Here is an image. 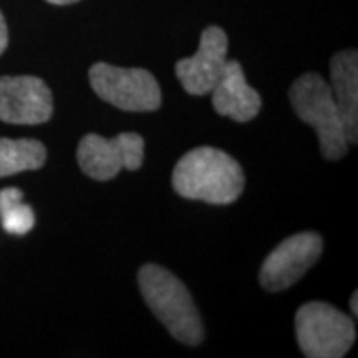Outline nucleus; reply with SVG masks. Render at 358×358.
Returning a JSON list of instances; mask_svg holds the SVG:
<instances>
[{"instance_id": "obj_1", "label": "nucleus", "mask_w": 358, "mask_h": 358, "mask_svg": "<svg viewBox=\"0 0 358 358\" xmlns=\"http://www.w3.org/2000/svg\"><path fill=\"white\" fill-rule=\"evenodd\" d=\"M244 185L241 164L232 156L211 146L187 151L173 171V187L179 196L216 206L234 203Z\"/></svg>"}, {"instance_id": "obj_2", "label": "nucleus", "mask_w": 358, "mask_h": 358, "mask_svg": "<svg viewBox=\"0 0 358 358\" xmlns=\"http://www.w3.org/2000/svg\"><path fill=\"white\" fill-rule=\"evenodd\" d=\"M138 284L148 307L169 334L186 345L203 342V320L189 290L168 268L146 264L138 272Z\"/></svg>"}, {"instance_id": "obj_3", "label": "nucleus", "mask_w": 358, "mask_h": 358, "mask_svg": "<svg viewBox=\"0 0 358 358\" xmlns=\"http://www.w3.org/2000/svg\"><path fill=\"white\" fill-rule=\"evenodd\" d=\"M295 115L315 129L320 151L327 159H340L348 150V138L335 105L332 88L319 73L299 77L289 90Z\"/></svg>"}, {"instance_id": "obj_4", "label": "nucleus", "mask_w": 358, "mask_h": 358, "mask_svg": "<svg viewBox=\"0 0 358 358\" xmlns=\"http://www.w3.org/2000/svg\"><path fill=\"white\" fill-rule=\"evenodd\" d=\"M295 334L308 358H340L355 342L350 317L325 302H308L295 313Z\"/></svg>"}, {"instance_id": "obj_5", "label": "nucleus", "mask_w": 358, "mask_h": 358, "mask_svg": "<svg viewBox=\"0 0 358 358\" xmlns=\"http://www.w3.org/2000/svg\"><path fill=\"white\" fill-rule=\"evenodd\" d=\"M90 83L103 101L123 111H155L161 106V88L153 73L143 69H122L95 64L90 69Z\"/></svg>"}, {"instance_id": "obj_6", "label": "nucleus", "mask_w": 358, "mask_h": 358, "mask_svg": "<svg viewBox=\"0 0 358 358\" xmlns=\"http://www.w3.org/2000/svg\"><path fill=\"white\" fill-rule=\"evenodd\" d=\"M143 158L145 140L136 133H120L111 140L100 134H87L77 151L82 171L96 181L113 179L122 169H140Z\"/></svg>"}, {"instance_id": "obj_7", "label": "nucleus", "mask_w": 358, "mask_h": 358, "mask_svg": "<svg viewBox=\"0 0 358 358\" xmlns=\"http://www.w3.org/2000/svg\"><path fill=\"white\" fill-rule=\"evenodd\" d=\"M324 250V239L317 232H299L287 237L266 257L259 279L262 287L280 292L294 285Z\"/></svg>"}, {"instance_id": "obj_8", "label": "nucleus", "mask_w": 358, "mask_h": 358, "mask_svg": "<svg viewBox=\"0 0 358 358\" xmlns=\"http://www.w3.org/2000/svg\"><path fill=\"white\" fill-rule=\"evenodd\" d=\"M53 113V96L43 80L30 75L0 78V120L12 124H40Z\"/></svg>"}, {"instance_id": "obj_9", "label": "nucleus", "mask_w": 358, "mask_h": 358, "mask_svg": "<svg viewBox=\"0 0 358 358\" xmlns=\"http://www.w3.org/2000/svg\"><path fill=\"white\" fill-rule=\"evenodd\" d=\"M227 65V35L221 27H208L201 34L194 55L176 64V77L189 95L211 93Z\"/></svg>"}, {"instance_id": "obj_10", "label": "nucleus", "mask_w": 358, "mask_h": 358, "mask_svg": "<svg viewBox=\"0 0 358 358\" xmlns=\"http://www.w3.org/2000/svg\"><path fill=\"white\" fill-rule=\"evenodd\" d=\"M211 93L216 113L237 123L250 122L261 111V95L248 83L243 66L236 60H227L226 69Z\"/></svg>"}, {"instance_id": "obj_11", "label": "nucleus", "mask_w": 358, "mask_h": 358, "mask_svg": "<svg viewBox=\"0 0 358 358\" xmlns=\"http://www.w3.org/2000/svg\"><path fill=\"white\" fill-rule=\"evenodd\" d=\"M332 95L343 122L348 143L358 138V55L357 50H343L330 62Z\"/></svg>"}, {"instance_id": "obj_12", "label": "nucleus", "mask_w": 358, "mask_h": 358, "mask_svg": "<svg viewBox=\"0 0 358 358\" xmlns=\"http://www.w3.org/2000/svg\"><path fill=\"white\" fill-rule=\"evenodd\" d=\"M45 159H47V150L37 140L0 138V178L40 169Z\"/></svg>"}, {"instance_id": "obj_13", "label": "nucleus", "mask_w": 358, "mask_h": 358, "mask_svg": "<svg viewBox=\"0 0 358 358\" xmlns=\"http://www.w3.org/2000/svg\"><path fill=\"white\" fill-rule=\"evenodd\" d=\"M0 222L8 234L24 236L34 229V209L24 203V192L17 187L0 191Z\"/></svg>"}, {"instance_id": "obj_14", "label": "nucleus", "mask_w": 358, "mask_h": 358, "mask_svg": "<svg viewBox=\"0 0 358 358\" xmlns=\"http://www.w3.org/2000/svg\"><path fill=\"white\" fill-rule=\"evenodd\" d=\"M8 43V30H7V24L6 19H3L2 12H0V55L6 52Z\"/></svg>"}, {"instance_id": "obj_15", "label": "nucleus", "mask_w": 358, "mask_h": 358, "mask_svg": "<svg viewBox=\"0 0 358 358\" xmlns=\"http://www.w3.org/2000/svg\"><path fill=\"white\" fill-rule=\"evenodd\" d=\"M48 3H53V6H69V3H75L78 0H47Z\"/></svg>"}, {"instance_id": "obj_16", "label": "nucleus", "mask_w": 358, "mask_h": 358, "mask_svg": "<svg viewBox=\"0 0 358 358\" xmlns=\"http://www.w3.org/2000/svg\"><path fill=\"white\" fill-rule=\"evenodd\" d=\"M357 299H358V295H357V292H353V295H352V299H350V308H352L353 315H355V317H357V313H358V307H357Z\"/></svg>"}]
</instances>
